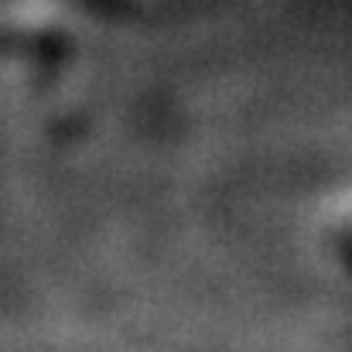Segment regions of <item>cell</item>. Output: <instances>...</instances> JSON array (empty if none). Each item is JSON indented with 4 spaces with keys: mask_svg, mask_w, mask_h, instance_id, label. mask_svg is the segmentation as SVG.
<instances>
[{
    "mask_svg": "<svg viewBox=\"0 0 352 352\" xmlns=\"http://www.w3.org/2000/svg\"><path fill=\"white\" fill-rule=\"evenodd\" d=\"M318 243L329 256V263L352 280V192L329 202V209L318 219Z\"/></svg>",
    "mask_w": 352,
    "mask_h": 352,
    "instance_id": "1",
    "label": "cell"
}]
</instances>
